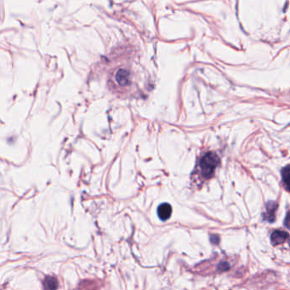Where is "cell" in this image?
Listing matches in <instances>:
<instances>
[{"label":"cell","instance_id":"obj_4","mask_svg":"<svg viewBox=\"0 0 290 290\" xmlns=\"http://www.w3.org/2000/svg\"><path fill=\"white\" fill-rule=\"evenodd\" d=\"M289 238V234L283 231H275L274 233L271 234V241L272 245H279L284 243Z\"/></svg>","mask_w":290,"mask_h":290},{"label":"cell","instance_id":"obj_1","mask_svg":"<svg viewBox=\"0 0 290 290\" xmlns=\"http://www.w3.org/2000/svg\"><path fill=\"white\" fill-rule=\"evenodd\" d=\"M220 163V158L214 153H208L202 158L199 163L201 175L204 178L211 179L214 176L217 166Z\"/></svg>","mask_w":290,"mask_h":290},{"label":"cell","instance_id":"obj_6","mask_svg":"<svg viewBox=\"0 0 290 290\" xmlns=\"http://www.w3.org/2000/svg\"><path fill=\"white\" fill-rule=\"evenodd\" d=\"M282 179L284 187L290 191V165H288L282 170Z\"/></svg>","mask_w":290,"mask_h":290},{"label":"cell","instance_id":"obj_3","mask_svg":"<svg viewBox=\"0 0 290 290\" xmlns=\"http://www.w3.org/2000/svg\"><path fill=\"white\" fill-rule=\"evenodd\" d=\"M171 214H172V207L170 204L164 203V204H160L158 208V216L163 221L169 219Z\"/></svg>","mask_w":290,"mask_h":290},{"label":"cell","instance_id":"obj_7","mask_svg":"<svg viewBox=\"0 0 290 290\" xmlns=\"http://www.w3.org/2000/svg\"><path fill=\"white\" fill-rule=\"evenodd\" d=\"M117 79L122 85H126L129 82V74L126 71L120 70L117 74Z\"/></svg>","mask_w":290,"mask_h":290},{"label":"cell","instance_id":"obj_5","mask_svg":"<svg viewBox=\"0 0 290 290\" xmlns=\"http://www.w3.org/2000/svg\"><path fill=\"white\" fill-rule=\"evenodd\" d=\"M43 285L45 290H56L59 286V283L56 278L48 276L45 278Z\"/></svg>","mask_w":290,"mask_h":290},{"label":"cell","instance_id":"obj_9","mask_svg":"<svg viewBox=\"0 0 290 290\" xmlns=\"http://www.w3.org/2000/svg\"><path fill=\"white\" fill-rule=\"evenodd\" d=\"M285 226L290 230V211L288 213L287 215H286V218H285Z\"/></svg>","mask_w":290,"mask_h":290},{"label":"cell","instance_id":"obj_8","mask_svg":"<svg viewBox=\"0 0 290 290\" xmlns=\"http://www.w3.org/2000/svg\"><path fill=\"white\" fill-rule=\"evenodd\" d=\"M211 241L212 243H215V244H218L219 242H220V237L218 235H212L211 237Z\"/></svg>","mask_w":290,"mask_h":290},{"label":"cell","instance_id":"obj_2","mask_svg":"<svg viewBox=\"0 0 290 290\" xmlns=\"http://www.w3.org/2000/svg\"><path fill=\"white\" fill-rule=\"evenodd\" d=\"M278 210V204L275 202H268L265 206V211L263 215L264 220H267L269 222H274L276 219V211Z\"/></svg>","mask_w":290,"mask_h":290}]
</instances>
